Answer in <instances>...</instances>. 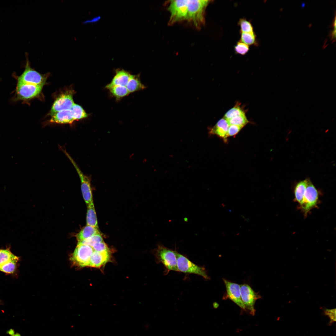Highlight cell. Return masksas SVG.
I'll return each mask as SVG.
<instances>
[{
	"label": "cell",
	"mask_w": 336,
	"mask_h": 336,
	"mask_svg": "<svg viewBox=\"0 0 336 336\" xmlns=\"http://www.w3.org/2000/svg\"><path fill=\"white\" fill-rule=\"evenodd\" d=\"M211 1L187 0L186 21L191 22L197 28H199L205 23L204 14L206 8Z\"/></svg>",
	"instance_id": "1"
},
{
	"label": "cell",
	"mask_w": 336,
	"mask_h": 336,
	"mask_svg": "<svg viewBox=\"0 0 336 336\" xmlns=\"http://www.w3.org/2000/svg\"><path fill=\"white\" fill-rule=\"evenodd\" d=\"M154 252L157 262L162 263L167 271H178L176 250L169 249L162 244H159L155 250Z\"/></svg>",
	"instance_id": "2"
},
{
	"label": "cell",
	"mask_w": 336,
	"mask_h": 336,
	"mask_svg": "<svg viewBox=\"0 0 336 336\" xmlns=\"http://www.w3.org/2000/svg\"><path fill=\"white\" fill-rule=\"evenodd\" d=\"M175 254L178 272L196 274L206 279H210L204 267L194 264L185 256L179 253L176 251Z\"/></svg>",
	"instance_id": "3"
},
{
	"label": "cell",
	"mask_w": 336,
	"mask_h": 336,
	"mask_svg": "<svg viewBox=\"0 0 336 336\" xmlns=\"http://www.w3.org/2000/svg\"><path fill=\"white\" fill-rule=\"evenodd\" d=\"M319 192L310 180L307 179V185L303 201L300 205L301 211L305 216L312 209L317 206L318 202Z\"/></svg>",
	"instance_id": "4"
},
{
	"label": "cell",
	"mask_w": 336,
	"mask_h": 336,
	"mask_svg": "<svg viewBox=\"0 0 336 336\" xmlns=\"http://www.w3.org/2000/svg\"><path fill=\"white\" fill-rule=\"evenodd\" d=\"M47 75H43L32 68L27 58L25 68L22 73L18 77L17 83L44 85L47 79Z\"/></svg>",
	"instance_id": "5"
},
{
	"label": "cell",
	"mask_w": 336,
	"mask_h": 336,
	"mask_svg": "<svg viewBox=\"0 0 336 336\" xmlns=\"http://www.w3.org/2000/svg\"><path fill=\"white\" fill-rule=\"evenodd\" d=\"M44 85L17 83L16 90L17 100H28L37 97L41 93Z\"/></svg>",
	"instance_id": "6"
},
{
	"label": "cell",
	"mask_w": 336,
	"mask_h": 336,
	"mask_svg": "<svg viewBox=\"0 0 336 336\" xmlns=\"http://www.w3.org/2000/svg\"><path fill=\"white\" fill-rule=\"evenodd\" d=\"M94 251L92 247L78 242L71 259L78 266H88L90 258Z\"/></svg>",
	"instance_id": "7"
},
{
	"label": "cell",
	"mask_w": 336,
	"mask_h": 336,
	"mask_svg": "<svg viewBox=\"0 0 336 336\" xmlns=\"http://www.w3.org/2000/svg\"><path fill=\"white\" fill-rule=\"evenodd\" d=\"M73 92L72 91L69 90L60 95L53 103L49 113L50 115L52 116L60 111L71 109L75 103L73 99Z\"/></svg>",
	"instance_id": "8"
},
{
	"label": "cell",
	"mask_w": 336,
	"mask_h": 336,
	"mask_svg": "<svg viewBox=\"0 0 336 336\" xmlns=\"http://www.w3.org/2000/svg\"><path fill=\"white\" fill-rule=\"evenodd\" d=\"M240 290L241 299L245 309L248 310L251 314L255 311L254 305L257 300L261 298V296L256 293L248 284L240 285Z\"/></svg>",
	"instance_id": "9"
},
{
	"label": "cell",
	"mask_w": 336,
	"mask_h": 336,
	"mask_svg": "<svg viewBox=\"0 0 336 336\" xmlns=\"http://www.w3.org/2000/svg\"><path fill=\"white\" fill-rule=\"evenodd\" d=\"M223 280L226 290V295L223 296L224 298H229L242 309L245 310V306L241 299L240 285L225 278H223Z\"/></svg>",
	"instance_id": "10"
},
{
	"label": "cell",
	"mask_w": 336,
	"mask_h": 336,
	"mask_svg": "<svg viewBox=\"0 0 336 336\" xmlns=\"http://www.w3.org/2000/svg\"><path fill=\"white\" fill-rule=\"evenodd\" d=\"M78 120L75 112L72 108L58 112L52 115L50 123L59 124H72Z\"/></svg>",
	"instance_id": "11"
},
{
	"label": "cell",
	"mask_w": 336,
	"mask_h": 336,
	"mask_svg": "<svg viewBox=\"0 0 336 336\" xmlns=\"http://www.w3.org/2000/svg\"><path fill=\"white\" fill-rule=\"evenodd\" d=\"M131 75L124 70H117L115 75L112 81L106 86L105 87L108 89L115 86H126Z\"/></svg>",
	"instance_id": "12"
},
{
	"label": "cell",
	"mask_w": 336,
	"mask_h": 336,
	"mask_svg": "<svg viewBox=\"0 0 336 336\" xmlns=\"http://www.w3.org/2000/svg\"><path fill=\"white\" fill-rule=\"evenodd\" d=\"M229 126L227 120L223 118L220 120L213 127L209 129V134H215L224 141H226Z\"/></svg>",
	"instance_id": "13"
},
{
	"label": "cell",
	"mask_w": 336,
	"mask_h": 336,
	"mask_svg": "<svg viewBox=\"0 0 336 336\" xmlns=\"http://www.w3.org/2000/svg\"><path fill=\"white\" fill-rule=\"evenodd\" d=\"M110 257V251L99 252L94 251L90 258L88 266L100 267L109 260Z\"/></svg>",
	"instance_id": "14"
},
{
	"label": "cell",
	"mask_w": 336,
	"mask_h": 336,
	"mask_svg": "<svg viewBox=\"0 0 336 336\" xmlns=\"http://www.w3.org/2000/svg\"><path fill=\"white\" fill-rule=\"evenodd\" d=\"M126 87L129 93L144 89L146 87L142 83L139 75H131Z\"/></svg>",
	"instance_id": "15"
},
{
	"label": "cell",
	"mask_w": 336,
	"mask_h": 336,
	"mask_svg": "<svg viewBox=\"0 0 336 336\" xmlns=\"http://www.w3.org/2000/svg\"><path fill=\"white\" fill-rule=\"evenodd\" d=\"M98 228L86 225L76 235L78 242H81L95 235L100 234Z\"/></svg>",
	"instance_id": "16"
},
{
	"label": "cell",
	"mask_w": 336,
	"mask_h": 336,
	"mask_svg": "<svg viewBox=\"0 0 336 336\" xmlns=\"http://www.w3.org/2000/svg\"><path fill=\"white\" fill-rule=\"evenodd\" d=\"M307 179L298 182L296 185L294 194L295 201L300 205L303 201L306 188Z\"/></svg>",
	"instance_id": "17"
},
{
	"label": "cell",
	"mask_w": 336,
	"mask_h": 336,
	"mask_svg": "<svg viewBox=\"0 0 336 336\" xmlns=\"http://www.w3.org/2000/svg\"><path fill=\"white\" fill-rule=\"evenodd\" d=\"M86 224L87 225L98 227L96 214L93 201L87 204Z\"/></svg>",
	"instance_id": "18"
},
{
	"label": "cell",
	"mask_w": 336,
	"mask_h": 336,
	"mask_svg": "<svg viewBox=\"0 0 336 336\" xmlns=\"http://www.w3.org/2000/svg\"><path fill=\"white\" fill-rule=\"evenodd\" d=\"M240 39L239 41H240L249 46L257 45L256 35L254 32H240Z\"/></svg>",
	"instance_id": "19"
},
{
	"label": "cell",
	"mask_w": 336,
	"mask_h": 336,
	"mask_svg": "<svg viewBox=\"0 0 336 336\" xmlns=\"http://www.w3.org/2000/svg\"><path fill=\"white\" fill-rule=\"evenodd\" d=\"M108 89L110 91L111 94L117 100L126 96L129 94L125 86H115Z\"/></svg>",
	"instance_id": "20"
},
{
	"label": "cell",
	"mask_w": 336,
	"mask_h": 336,
	"mask_svg": "<svg viewBox=\"0 0 336 336\" xmlns=\"http://www.w3.org/2000/svg\"><path fill=\"white\" fill-rule=\"evenodd\" d=\"M19 259L10 251L9 248L0 249V265L11 260Z\"/></svg>",
	"instance_id": "21"
},
{
	"label": "cell",
	"mask_w": 336,
	"mask_h": 336,
	"mask_svg": "<svg viewBox=\"0 0 336 336\" xmlns=\"http://www.w3.org/2000/svg\"><path fill=\"white\" fill-rule=\"evenodd\" d=\"M229 125H236L243 127L248 122L245 113L226 120Z\"/></svg>",
	"instance_id": "22"
},
{
	"label": "cell",
	"mask_w": 336,
	"mask_h": 336,
	"mask_svg": "<svg viewBox=\"0 0 336 336\" xmlns=\"http://www.w3.org/2000/svg\"><path fill=\"white\" fill-rule=\"evenodd\" d=\"M238 25L240 28V32H254V28L251 22L245 18H240L239 21Z\"/></svg>",
	"instance_id": "23"
},
{
	"label": "cell",
	"mask_w": 336,
	"mask_h": 336,
	"mask_svg": "<svg viewBox=\"0 0 336 336\" xmlns=\"http://www.w3.org/2000/svg\"><path fill=\"white\" fill-rule=\"evenodd\" d=\"M19 259L11 260L0 265V271L7 273H12L15 271Z\"/></svg>",
	"instance_id": "24"
},
{
	"label": "cell",
	"mask_w": 336,
	"mask_h": 336,
	"mask_svg": "<svg viewBox=\"0 0 336 336\" xmlns=\"http://www.w3.org/2000/svg\"><path fill=\"white\" fill-rule=\"evenodd\" d=\"M103 241V238L100 233L78 242L92 247L95 244Z\"/></svg>",
	"instance_id": "25"
},
{
	"label": "cell",
	"mask_w": 336,
	"mask_h": 336,
	"mask_svg": "<svg viewBox=\"0 0 336 336\" xmlns=\"http://www.w3.org/2000/svg\"><path fill=\"white\" fill-rule=\"evenodd\" d=\"M234 49L236 54L242 55H245L250 50L249 46L239 40L236 43Z\"/></svg>",
	"instance_id": "26"
},
{
	"label": "cell",
	"mask_w": 336,
	"mask_h": 336,
	"mask_svg": "<svg viewBox=\"0 0 336 336\" xmlns=\"http://www.w3.org/2000/svg\"><path fill=\"white\" fill-rule=\"evenodd\" d=\"M245 113L239 106H236L228 111L225 114L224 118L228 120L235 116Z\"/></svg>",
	"instance_id": "27"
},
{
	"label": "cell",
	"mask_w": 336,
	"mask_h": 336,
	"mask_svg": "<svg viewBox=\"0 0 336 336\" xmlns=\"http://www.w3.org/2000/svg\"><path fill=\"white\" fill-rule=\"evenodd\" d=\"M323 311L324 315L328 316L330 319L329 325H331L336 320V309H323Z\"/></svg>",
	"instance_id": "28"
},
{
	"label": "cell",
	"mask_w": 336,
	"mask_h": 336,
	"mask_svg": "<svg viewBox=\"0 0 336 336\" xmlns=\"http://www.w3.org/2000/svg\"><path fill=\"white\" fill-rule=\"evenodd\" d=\"M92 248L94 251L97 252H104L109 251L108 247L104 241L95 244L92 247Z\"/></svg>",
	"instance_id": "29"
},
{
	"label": "cell",
	"mask_w": 336,
	"mask_h": 336,
	"mask_svg": "<svg viewBox=\"0 0 336 336\" xmlns=\"http://www.w3.org/2000/svg\"><path fill=\"white\" fill-rule=\"evenodd\" d=\"M242 128L241 126L236 125H229L227 132V137L236 135Z\"/></svg>",
	"instance_id": "30"
},
{
	"label": "cell",
	"mask_w": 336,
	"mask_h": 336,
	"mask_svg": "<svg viewBox=\"0 0 336 336\" xmlns=\"http://www.w3.org/2000/svg\"><path fill=\"white\" fill-rule=\"evenodd\" d=\"M329 35H330V36L331 37V39H334H334H335V28H334V30H333V31H331V33H330Z\"/></svg>",
	"instance_id": "31"
}]
</instances>
